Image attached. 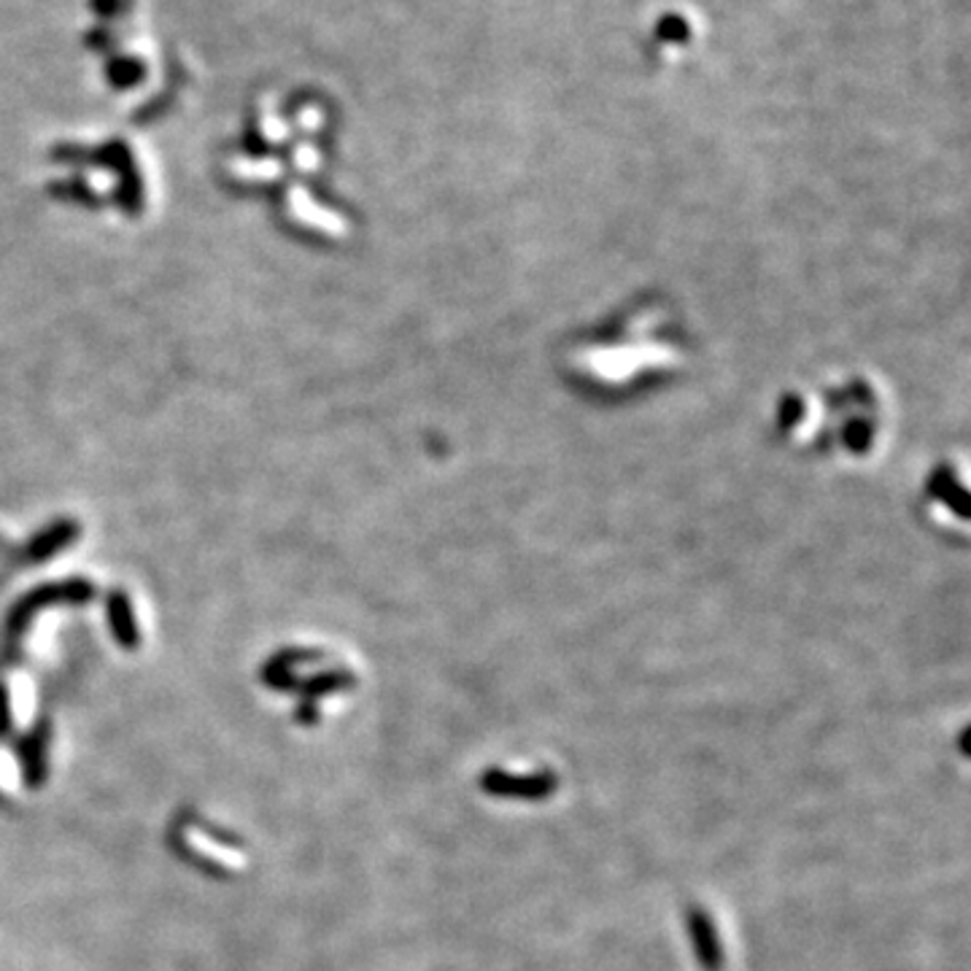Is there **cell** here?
<instances>
[{"instance_id": "cell-1", "label": "cell", "mask_w": 971, "mask_h": 971, "mask_svg": "<svg viewBox=\"0 0 971 971\" xmlns=\"http://www.w3.org/2000/svg\"><path fill=\"white\" fill-rule=\"evenodd\" d=\"M22 777L30 788H41L46 780V732L39 729L20 742Z\"/></svg>"}, {"instance_id": "cell-2", "label": "cell", "mask_w": 971, "mask_h": 971, "mask_svg": "<svg viewBox=\"0 0 971 971\" xmlns=\"http://www.w3.org/2000/svg\"><path fill=\"white\" fill-rule=\"evenodd\" d=\"M9 732V699H6V691L0 689V734Z\"/></svg>"}]
</instances>
